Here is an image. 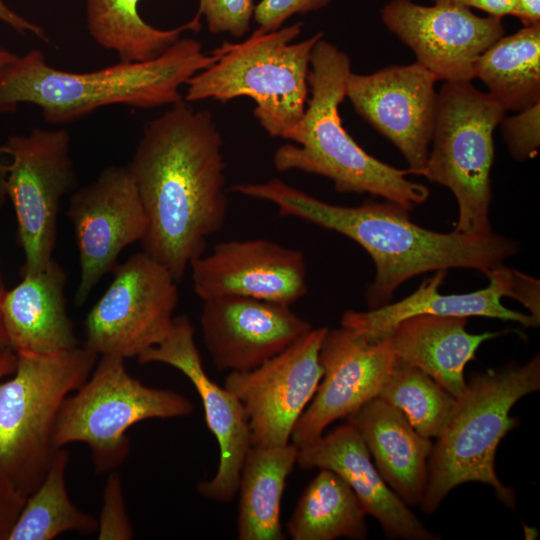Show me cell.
I'll list each match as a JSON object with an SVG mask.
<instances>
[{
  "label": "cell",
  "instance_id": "cell-41",
  "mask_svg": "<svg viewBox=\"0 0 540 540\" xmlns=\"http://www.w3.org/2000/svg\"><path fill=\"white\" fill-rule=\"evenodd\" d=\"M5 155L3 146L0 145V209L7 200L6 178H7V163L3 161Z\"/></svg>",
  "mask_w": 540,
  "mask_h": 540
},
{
  "label": "cell",
  "instance_id": "cell-2",
  "mask_svg": "<svg viewBox=\"0 0 540 540\" xmlns=\"http://www.w3.org/2000/svg\"><path fill=\"white\" fill-rule=\"evenodd\" d=\"M231 190L271 202L282 216L303 219L359 244L371 256L376 270L366 292L370 309L389 303L395 290L416 275L450 268L485 274L518 250L515 240L493 232L440 233L423 228L409 218V211L390 201L334 205L278 178L236 184Z\"/></svg>",
  "mask_w": 540,
  "mask_h": 540
},
{
  "label": "cell",
  "instance_id": "cell-22",
  "mask_svg": "<svg viewBox=\"0 0 540 540\" xmlns=\"http://www.w3.org/2000/svg\"><path fill=\"white\" fill-rule=\"evenodd\" d=\"M66 284L65 269L53 259L6 290L1 317L13 352L51 354L79 346L66 310Z\"/></svg>",
  "mask_w": 540,
  "mask_h": 540
},
{
  "label": "cell",
  "instance_id": "cell-12",
  "mask_svg": "<svg viewBox=\"0 0 540 540\" xmlns=\"http://www.w3.org/2000/svg\"><path fill=\"white\" fill-rule=\"evenodd\" d=\"M327 330V327L312 328L260 366L229 372L224 387L244 408L252 444L289 443L322 378L319 351Z\"/></svg>",
  "mask_w": 540,
  "mask_h": 540
},
{
  "label": "cell",
  "instance_id": "cell-7",
  "mask_svg": "<svg viewBox=\"0 0 540 540\" xmlns=\"http://www.w3.org/2000/svg\"><path fill=\"white\" fill-rule=\"evenodd\" d=\"M16 357L15 371L0 381V472L26 499L59 449L54 433L65 400L87 380L99 356L79 345Z\"/></svg>",
  "mask_w": 540,
  "mask_h": 540
},
{
  "label": "cell",
  "instance_id": "cell-9",
  "mask_svg": "<svg viewBox=\"0 0 540 540\" xmlns=\"http://www.w3.org/2000/svg\"><path fill=\"white\" fill-rule=\"evenodd\" d=\"M87 380L65 400L55 428L54 444L87 445L94 471H115L127 459L131 442L127 431L153 418L186 417L193 403L168 389L152 388L133 377L124 358L99 356Z\"/></svg>",
  "mask_w": 540,
  "mask_h": 540
},
{
  "label": "cell",
  "instance_id": "cell-14",
  "mask_svg": "<svg viewBox=\"0 0 540 540\" xmlns=\"http://www.w3.org/2000/svg\"><path fill=\"white\" fill-rule=\"evenodd\" d=\"M422 64L389 65L371 74L351 71L346 98L356 113L401 152L412 175L421 176L431 144L438 92Z\"/></svg>",
  "mask_w": 540,
  "mask_h": 540
},
{
  "label": "cell",
  "instance_id": "cell-5",
  "mask_svg": "<svg viewBox=\"0 0 540 540\" xmlns=\"http://www.w3.org/2000/svg\"><path fill=\"white\" fill-rule=\"evenodd\" d=\"M539 389V354L523 365L511 362L473 374L455 398L449 419L433 444L420 502L425 513H433L451 490L467 482L492 486L502 503L515 507L513 489L496 475V450L517 425V419L510 416L512 407Z\"/></svg>",
  "mask_w": 540,
  "mask_h": 540
},
{
  "label": "cell",
  "instance_id": "cell-28",
  "mask_svg": "<svg viewBox=\"0 0 540 540\" xmlns=\"http://www.w3.org/2000/svg\"><path fill=\"white\" fill-rule=\"evenodd\" d=\"M140 0H87V27L101 47L115 52L120 61H147L162 54L187 30H199L200 14L176 28L159 29L138 12Z\"/></svg>",
  "mask_w": 540,
  "mask_h": 540
},
{
  "label": "cell",
  "instance_id": "cell-21",
  "mask_svg": "<svg viewBox=\"0 0 540 540\" xmlns=\"http://www.w3.org/2000/svg\"><path fill=\"white\" fill-rule=\"evenodd\" d=\"M515 271L502 264L485 273L489 279L485 288L470 293L442 294L439 287L447 271L439 270L423 280L416 291L396 303L368 311L344 312L341 326L372 341L385 338L399 322L415 315L483 316L537 327L540 321L531 314L511 310L501 302L503 297H513Z\"/></svg>",
  "mask_w": 540,
  "mask_h": 540
},
{
  "label": "cell",
  "instance_id": "cell-29",
  "mask_svg": "<svg viewBox=\"0 0 540 540\" xmlns=\"http://www.w3.org/2000/svg\"><path fill=\"white\" fill-rule=\"evenodd\" d=\"M70 453L59 448L38 487L26 498L7 540H53L66 532L90 535L97 518L78 508L66 487Z\"/></svg>",
  "mask_w": 540,
  "mask_h": 540
},
{
  "label": "cell",
  "instance_id": "cell-42",
  "mask_svg": "<svg viewBox=\"0 0 540 540\" xmlns=\"http://www.w3.org/2000/svg\"><path fill=\"white\" fill-rule=\"evenodd\" d=\"M16 58V54L7 49L0 48V70L13 62Z\"/></svg>",
  "mask_w": 540,
  "mask_h": 540
},
{
  "label": "cell",
  "instance_id": "cell-3",
  "mask_svg": "<svg viewBox=\"0 0 540 540\" xmlns=\"http://www.w3.org/2000/svg\"><path fill=\"white\" fill-rule=\"evenodd\" d=\"M214 61L193 38H179L147 61H120L84 73L50 66L44 53L34 49L0 70V113L30 103L41 109L46 122L65 124L110 105L170 106L183 99L180 87Z\"/></svg>",
  "mask_w": 540,
  "mask_h": 540
},
{
  "label": "cell",
  "instance_id": "cell-37",
  "mask_svg": "<svg viewBox=\"0 0 540 540\" xmlns=\"http://www.w3.org/2000/svg\"><path fill=\"white\" fill-rule=\"evenodd\" d=\"M0 21L6 23L20 34L25 35L27 33H30L46 42L49 41L43 27L17 14L15 11L10 9L2 0H0Z\"/></svg>",
  "mask_w": 540,
  "mask_h": 540
},
{
  "label": "cell",
  "instance_id": "cell-6",
  "mask_svg": "<svg viewBox=\"0 0 540 540\" xmlns=\"http://www.w3.org/2000/svg\"><path fill=\"white\" fill-rule=\"evenodd\" d=\"M302 26L298 22L271 32L256 29L242 42H222L211 52L214 63L187 81L184 100L249 97L261 127L272 137L284 138L304 115L311 53L323 38L318 32L295 43Z\"/></svg>",
  "mask_w": 540,
  "mask_h": 540
},
{
  "label": "cell",
  "instance_id": "cell-39",
  "mask_svg": "<svg viewBox=\"0 0 540 540\" xmlns=\"http://www.w3.org/2000/svg\"><path fill=\"white\" fill-rule=\"evenodd\" d=\"M17 357L12 350L0 353V381L9 377L16 368Z\"/></svg>",
  "mask_w": 540,
  "mask_h": 540
},
{
  "label": "cell",
  "instance_id": "cell-17",
  "mask_svg": "<svg viewBox=\"0 0 540 540\" xmlns=\"http://www.w3.org/2000/svg\"><path fill=\"white\" fill-rule=\"evenodd\" d=\"M395 359L386 337L372 341L343 326L328 328L319 351L322 378L292 431V443L300 448L313 442L329 424L377 397Z\"/></svg>",
  "mask_w": 540,
  "mask_h": 540
},
{
  "label": "cell",
  "instance_id": "cell-35",
  "mask_svg": "<svg viewBox=\"0 0 540 540\" xmlns=\"http://www.w3.org/2000/svg\"><path fill=\"white\" fill-rule=\"evenodd\" d=\"M25 500L0 472V540H7Z\"/></svg>",
  "mask_w": 540,
  "mask_h": 540
},
{
  "label": "cell",
  "instance_id": "cell-15",
  "mask_svg": "<svg viewBox=\"0 0 540 540\" xmlns=\"http://www.w3.org/2000/svg\"><path fill=\"white\" fill-rule=\"evenodd\" d=\"M381 20L443 82L472 81L476 59L505 34L500 18L479 17L449 4L391 0L383 6Z\"/></svg>",
  "mask_w": 540,
  "mask_h": 540
},
{
  "label": "cell",
  "instance_id": "cell-34",
  "mask_svg": "<svg viewBox=\"0 0 540 540\" xmlns=\"http://www.w3.org/2000/svg\"><path fill=\"white\" fill-rule=\"evenodd\" d=\"M332 0H260L254 6L253 18L257 30L271 32L280 29L295 14H305L327 6Z\"/></svg>",
  "mask_w": 540,
  "mask_h": 540
},
{
  "label": "cell",
  "instance_id": "cell-4",
  "mask_svg": "<svg viewBox=\"0 0 540 540\" xmlns=\"http://www.w3.org/2000/svg\"><path fill=\"white\" fill-rule=\"evenodd\" d=\"M346 52L321 38L314 46L308 73L310 98L300 122L274 153L277 171L291 170L330 179L340 193L380 196L411 211L424 203L429 189L407 178L409 169L388 165L368 154L342 125L339 106L351 73Z\"/></svg>",
  "mask_w": 540,
  "mask_h": 540
},
{
  "label": "cell",
  "instance_id": "cell-26",
  "mask_svg": "<svg viewBox=\"0 0 540 540\" xmlns=\"http://www.w3.org/2000/svg\"><path fill=\"white\" fill-rule=\"evenodd\" d=\"M505 110L519 112L540 102V25L502 36L475 61L474 79Z\"/></svg>",
  "mask_w": 540,
  "mask_h": 540
},
{
  "label": "cell",
  "instance_id": "cell-11",
  "mask_svg": "<svg viewBox=\"0 0 540 540\" xmlns=\"http://www.w3.org/2000/svg\"><path fill=\"white\" fill-rule=\"evenodd\" d=\"M177 281L146 252L113 269V279L84 320L83 346L98 356L138 357L171 329Z\"/></svg>",
  "mask_w": 540,
  "mask_h": 540
},
{
  "label": "cell",
  "instance_id": "cell-16",
  "mask_svg": "<svg viewBox=\"0 0 540 540\" xmlns=\"http://www.w3.org/2000/svg\"><path fill=\"white\" fill-rule=\"evenodd\" d=\"M137 360L140 364L169 365L190 380L201 399L207 427L215 436L220 452L214 477L200 482L198 491L218 502L231 501L238 492L240 471L252 445L249 423L239 399L206 373L190 319L186 315L175 316L166 337L141 353Z\"/></svg>",
  "mask_w": 540,
  "mask_h": 540
},
{
  "label": "cell",
  "instance_id": "cell-33",
  "mask_svg": "<svg viewBox=\"0 0 540 540\" xmlns=\"http://www.w3.org/2000/svg\"><path fill=\"white\" fill-rule=\"evenodd\" d=\"M198 14L204 15L211 33L242 37L250 29L253 0H198Z\"/></svg>",
  "mask_w": 540,
  "mask_h": 540
},
{
  "label": "cell",
  "instance_id": "cell-20",
  "mask_svg": "<svg viewBox=\"0 0 540 540\" xmlns=\"http://www.w3.org/2000/svg\"><path fill=\"white\" fill-rule=\"evenodd\" d=\"M296 464L302 469H329L338 474L355 492L366 513L379 521L388 537L437 538L383 480L362 438L348 422L300 447Z\"/></svg>",
  "mask_w": 540,
  "mask_h": 540
},
{
  "label": "cell",
  "instance_id": "cell-19",
  "mask_svg": "<svg viewBox=\"0 0 540 540\" xmlns=\"http://www.w3.org/2000/svg\"><path fill=\"white\" fill-rule=\"evenodd\" d=\"M200 325L213 364L229 372L260 366L313 328L291 306L241 296L203 301Z\"/></svg>",
  "mask_w": 540,
  "mask_h": 540
},
{
  "label": "cell",
  "instance_id": "cell-10",
  "mask_svg": "<svg viewBox=\"0 0 540 540\" xmlns=\"http://www.w3.org/2000/svg\"><path fill=\"white\" fill-rule=\"evenodd\" d=\"M2 146L11 158L6 192L24 253L21 275L39 272L54 259L61 200L77 185L71 136L65 129L35 128L11 135Z\"/></svg>",
  "mask_w": 540,
  "mask_h": 540
},
{
  "label": "cell",
  "instance_id": "cell-32",
  "mask_svg": "<svg viewBox=\"0 0 540 540\" xmlns=\"http://www.w3.org/2000/svg\"><path fill=\"white\" fill-rule=\"evenodd\" d=\"M510 155L517 161L533 159L540 147V102L504 117L499 124Z\"/></svg>",
  "mask_w": 540,
  "mask_h": 540
},
{
  "label": "cell",
  "instance_id": "cell-36",
  "mask_svg": "<svg viewBox=\"0 0 540 540\" xmlns=\"http://www.w3.org/2000/svg\"><path fill=\"white\" fill-rule=\"evenodd\" d=\"M434 4L457 5L466 8H476L489 14V16L502 18L512 15L515 0H431Z\"/></svg>",
  "mask_w": 540,
  "mask_h": 540
},
{
  "label": "cell",
  "instance_id": "cell-25",
  "mask_svg": "<svg viewBox=\"0 0 540 540\" xmlns=\"http://www.w3.org/2000/svg\"><path fill=\"white\" fill-rule=\"evenodd\" d=\"M298 449L292 442L280 446L251 445L238 484V539H284L281 499L287 477L297 462Z\"/></svg>",
  "mask_w": 540,
  "mask_h": 540
},
{
  "label": "cell",
  "instance_id": "cell-31",
  "mask_svg": "<svg viewBox=\"0 0 540 540\" xmlns=\"http://www.w3.org/2000/svg\"><path fill=\"white\" fill-rule=\"evenodd\" d=\"M98 540H131L134 529L130 522L120 475L108 473L102 498V508L97 519Z\"/></svg>",
  "mask_w": 540,
  "mask_h": 540
},
{
  "label": "cell",
  "instance_id": "cell-38",
  "mask_svg": "<svg viewBox=\"0 0 540 540\" xmlns=\"http://www.w3.org/2000/svg\"><path fill=\"white\" fill-rule=\"evenodd\" d=\"M512 15L519 18L524 27L540 25V0H515Z\"/></svg>",
  "mask_w": 540,
  "mask_h": 540
},
{
  "label": "cell",
  "instance_id": "cell-8",
  "mask_svg": "<svg viewBox=\"0 0 540 540\" xmlns=\"http://www.w3.org/2000/svg\"><path fill=\"white\" fill-rule=\"evenodd\" d=\"M506 111L471 81L444 82L438 92L431 150L421 176L447 187L459 215L454 231L492 232L490 172L494 161L493 133Z\"/></svg>",
  "mask_w": 540,
  "mask_h": 540
},
{
  "label": "cell",
  "instance_id": "cell-23",
  "mask_svg": "<svg viewBox=\"0 0 540 540\" xmlns=\"http://www.w3.org/2000/svg\"><path fill=\"white\" fill-rule=\"evenodd\" d=\"M387 485L407 504L420 505L433 443L396 407L375 397L347 417Z\"/></svg>",
  "mask_w": 540,
  "mask_h": 540
},
{
  "label": "cell",
  "instance_id": "cell-1",
  "mask_svg": "<svg viewBox=\"0 0 540 540\" xmlns=\"http://www.w3.org/2000/svg\"><path fill=\"white\" fill-rule=\"evenodd\" d=\"M127 169L148 218L143 251L179 282L228 212L223 138L184 99L148 122Z\"/></svg>",
  "mask_w": 540,
  "mask_h": 540
},
{
  "label": "cell",
  "instance_id": "cell-13",
  "mask_svg": "<svg viewBox=\"0 0 540 540\" xmlns=\"http://www.w3.org/2000/svg\"><path fill=\"white\" fill-rule=\"evenodd\" d=\"M66 215L79 252L81 270L75 304L80 306L97 283L113 271L120 253L143 240L148 218L127 167L115 165L72 193Z\"/></svg>",
  "mask_w": 540,
  "mask_h": 540
},
{
  "label": "cell",
  "instance_id": "cell-24",
  "mask_svg": "<svg viewBox=\"0 0 540 540\" xmlns=\"http://www.w3.org/2000/svg\"><path fill=\"white\" fill-rule=\"evenodd\" d=\"M466 325V317L415 315L386 338L397 359L421 369L456 398L466 388L464 369L478 347L502 333L471 334Z\"/></svg>",
  "mask_w": 540,
  "mask_h": 540
},
{
  "label": "cell",
  "instance_id": "cell-30",
  "mask_svg": "<svg viewBox=\"0 0 540 540\" xmlns=\"http://www.w3.org/2000/svg\"><path fill=\"white\" fill-rule=\"evenodd\" d=\"M378 397L396 407L427 438L443 431L455 397L421 369L395 359Z\"/></svg>",
  "mask_w": 540,
  "mask_h": 540
},
{
  "label": "cell",
  "instance_id": "cell-27",
  "mask_svg": "<svg viewBox=\"0 0 540 540\" xmlns=\"http://www.w3.org/2000/svg\"><path fill=\"white\" fill-rule=\"evenodd\" d=\"M366 514L343 478L329 469H320L302 492L287 531L293 540H361L367 537Z\"/></svg>",
  "mask_w": 540,
  "mask_h": 540
},
{
  "label": "cell",
  "instance_id": "cell-40",
  "mask_svg": "<svg viewBox=\"0 0 540 540\" xmlns=\"http://www.w3.org/2000/svg\"><path fill=\"white\" fill-rule=\"evenodd\" d=\"M6 290L7 288L5 286V280H4L3 270H2L1 261H0V353L11 350L5 330H4V326L2 323V317H1V302H2V298Z\"/></svg>",
  "mask_w": 540,
  "mask_h": 540
},
{
  "label": "cell",
  "instance_id": "cell-18",
  "mask_svg": "<svg viewBox=\"0 0 540 540\" xmlns=\"http://www.w3.org/2000/svg\"><path fill=\"white\" fill-rule=\"evenodd\" d=\"M189 268L202 301L241 296L291 306L308 291L304 254L263 238L219 242Z\"/></svg>",
  "mask_w": 540,
  "mask_h": 540
}]
</instances>
